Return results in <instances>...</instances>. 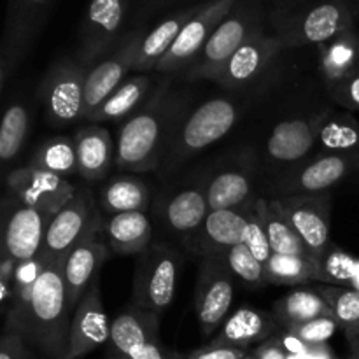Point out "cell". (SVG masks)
<instances>
[{"instance_id":"6da1fadb","label":"cell","mask_w":359,"mask_h":359,"mask_svg":"<svg viewBox=\"0 0 359 359\" xmlns=\"http://www.w3.org/2000/svg\"><path fill=\"white\" fill-rule=\"evenodd\" d=\"M182 116V98L168 93L167 84H161L119 128L116 167L133 174L160 168Z\"/></svg>"},{"instance_id":"7a4b0ae2","label":"cell","mask_w":359,"mask_h":359,"mask_svg":"<svg viewBox=\"0 0 359 359\" xmlns=\"http://www.w3.org/2000/svg\"><path fill=\"white\" fill-rule=\"evenodd\" d=\"M63 265L65 256L49 259L35 284L27 314L20 325L11 326L48 359H65L69 353L74 311L70 307Z\"/></svg>"},{"instance_id":"3957f363","label":"cell","mask_w":359,"mask_h":359,"mask_svg":"<svg viewBox=\"0 0 359 359\" xmlns=\"http://www.w3.org/2000/svg\"><path fill=\"white\" fill-rule=\"evenodd\" d=\"M241 114L242 107L238 102L217 97L203 102L189 114L182 116L160 170L165 175L170 174L189 158L216 144L237 125Z\"/></svg>"},{"instance_id":"277c9868","label":"cell","mask_w":359,"mask_h":359,"mask_svg":"<svg viewBox=\"0 0 359 359\" xmlns=\"http://www.w3.org/2000/svg\"><path fill=\"white\" fill-rule=\"evenodd\" d=\"M182 270L181 255L163 242H151L137 258L132 305L163 314L170 307Z\"/></svg>"},{"instance_id":"5b68a950","label":"cell","mask_w":359,"mask_h":359,"mask_svg":"<svg viewBox=\"0 0 359 359\" xmlns=\"http://www.w3.org/2000/svg\"><path fill=\"white\" fill-rule=\"evenodd\" d=\"M359 170V154L325 153L284 170L273 181V198L323 195Z\"/></svg>"},{"instance_id":"8992f818","label":"cell","mask_w":359,"mask_h":359,"mask_svg":"<svg viewBox=\"0 0 359 359\" xmlns=\"http://www.w3.org/2000/svg\"><path fill=\"white\" fill-rule=\"evenodd\" d=\"M160 314L132 304L111 325L109 359H181L160 340Z\"/></svg>"},{"instance_id":"52a82bcc","label":"cell","mask_w":359,"mask_h":359,"mask_svg":"<svg viewBox=\"0 0 359 359\" xmlns=\"http://www.w3.org/2000/svg\"><path fill=\"white\" fill-rule=\"evenodd\" d=\"M86 70L63 60L53 65L39 86V98L53 126H69L84 118Z\"/></svg>"},{"instance_id":"ba28073f","label":"cell","mask_w":359,"mask_h":359,"mask_svg":"<svg viewBox=\"0 0 359 359\" xmlns=\"http://www.w3.org/2000/svg\"><path fill=\"white\" fill-rule=\"evenodd\" d=\"M100 219L91 189L77 188L72 198L53 216L41 256L46 262L67 256Z\"/></svg>"},{"instance_id":"9c48e42d","label":"cell","mask_w":359,"mask_h":359,"mask_svg":"<svg viewBox=\"0 0 359 359\" xmlns=\"http://www.w3.org/2000/svg\"><path fill=\"white\" fill-rule=\"evenodd\" d=\"M235 297V277L221 258H202L195 290V314L203 335H210L230 312Z\"/></svg>"},{"instance_id":"30bf717a","label":"cell","mask_w":359,"mask_h":359,"mask_svg":"<svg viewBox=\"0 0 359 359\" xmlns=\"http://www.w3.org/2000/svg\"><path fill=\"white\" fill-rule=\"evenodd\" d=\"M210 210L251 209L255 196V163L249 156L228 158L207 170Z\"/></svg>"},{"instance_id":"8fae6325","label":"cell","mask_w":359,"mask_h":359,"mask_svg":"<svg viewBox=\"0 0 359 359\" xmlns=\"http://www.w3.org/2000/svg\"><path fill=\"white\" fill-rule=\"evenodd\" d=\"M207 170L186 179L161 198L160 216L175 235L191 238L210 212L207 200Z\"/></svg>"},{"instance_id":"7c38bea8","label":"cell","mask_w":359,"mask_h":359,"mask_svg":"<svg viewBox=\"0 0 359 359\" xmlns=\"http://www.w3.org/2000/svg\"><path fill=\"white\" fill-rule=\"evenodd\" d=\"M273 200L316 258H321L332 249V241H330L332 200L328 193L312 196H283Z\"/></svg>"},{"instance_id":"4fadbf2b","label":"cell","mask_w":359,"mask_h":359,"mask_svg":"<svg viewBox=\"0 0 359 359\" xmlns=\"http://www.w3.org/2000/svg\"><path fill=\"white\" fill-rule=\"evenodd\" d=\"M55 214L34 209L13 198L4 212L2 255L16 262L35 258L44 248L46 231Z\"/></svg>"},{"instance_id":"5bb4252c","label":"cell","mask_w":359,"mask_h":359,"mask_svg":"<svg viewBox=\"0 0 359 359\" xmlns=\"http://www.w3.org/2000/svg\"><path fill=\"white\" fill-rule=\"evenodd\" d=\"M7 189L14 200L25 205L56 214L72 198L77 188L67 177L28 165L7 175Z\"/></svg>"},{"instance_id":"9a60e30c","label":"cell","mask_w":359,"mask_h":359,"mask_svg":"<svg viewBox=\"0 0 359 359\" xmlns=\"http://www.w3.org/2000/svg\"><path fill=\"white\" fill-rule=\"evenodd\" d=\"M109 252L111 249L104 238V221L100 219L91 228L90 233L65 256L63 273L72 311H76L93 280L98 279L100 266L107 259Z\"/></svg>"},{"instance_id":"2e32d148","label":"cell","mask_w":359,"mask_h":359,"mask_svg":"<svg viewBox=\"0 0 359 359\" xmlns=\"http://www.w3.org/2000/svg\"><path fill=\"white\" fill-rule=\"evenodd\" d=\"M321 114L314 118H290L277 123L265 144L266 160L277 167H297L314 151Z\"/></svg>"},{"instance_id":"e0dca14e","label":"cell","mask_w":359,"mask_h":359,"mask_svg":"<svg viewBox=\"0 0 359 359\" xmlns=\"http://www.w3.org/2000/svg\"><path fill=\"white\" fill-rule=\"evenodd\" d=\"M111 325L102 302L100 279H95L74 311L69 353L65 359H81L109 342Z\"/></svg>"},{"instance_id":"ac0fdd59","label":"cell","mask_w":359,"mask_h":359,"mask_svg":"<svg viewBox=\"0 0 359 359\" xmlns=\"http://www.w3.org/2000/svg\"><path fill=\"white\" fill-rule=\"evenodd\" d=\"M258 32L255 27H249L245 18L230 16L224 18L212 35L209 37L207 44L200 51V55L193 60L191 65L188 67L189 79H210L219 74L224 63L237 53L244 42H248L252 35Z\"/></svg>"},{"instance_id":"d6986e66","label":"cell","mask_w":359,"mask_h":359,"mask_svg":"<svg viewBox=\"0 0 359 359\" xmlns=\"http://www.w3.org/2000/svg\"><path fill=\"white\" fill-rule=\"evenodd\" d=\"M251 209L210 210L198 231L189 238L193 252L202 258H221L231 248L242 244Z\"/></svg>"},{"instance_id":"ffe728a7","label":"cell","mask_w":359,"mask_h":359,"mask_svg":"<svg viewBox=\"0 0 359 359\" xmlns=\"http://www.w3.org/2000/svg\"><path fill=\"white\" fill-rule=\"evenodd\" d=\"M280 48H283V42L280 41L262 37L258 34L252 35L224 63L219 74L214 77V83L221 84V86L228 88V90L251 86L269 69L273 56L279 53Z\"/></svg>"},{"instance_id":"44dd1931","label":"cell","mask_w":359,"mask_h":359,"mask_svg":"<svg viewBox=\"0 0 359 359\" xmlns=\"http://www.w3.org/2000/svg\"><path fill=\"white\" fill-rule=\"evenodd\" d=\"M139 42L130 41L118 53L88 70L84 79V119L90 118L98 105L107 100L128 79V72L135 67Z\"/></svg>"},{"instance_id":"7402d4cb","label":"cell","mask_w":359,"mask_h":359,"mask_svg":"<svg viewBox=\"0 0 359 359\" xmlns=\"http://www.w3.org/2000/svg\"><path fill=\"white\" fill-rule=\"evenodd\" d=\"M224 11H226V2H221L210 7L205 13H200L198 16L189 18V21L184 25L181 34L177 35L172 48L156 63L154 69L161 70V72H175V70L188 69L193 60L200 55V51L207 44L217 25L223 21Z\"/></svg>"},{"instance_id":"603a6c76","label":"cell","mask_w":359,"mask_h":359,"mask_svg":"<svg viewBox=\"0 0 359 359\" xmlns=\"http://www.w3.org/2000/svg\"><path fill=\"white\" fill-rule=\"evenodd\" d=\"M77 151V175L86 182H100L116 165V144L107 128L88 125L74 133Z\"/></svg>"},{"instance_id":"cb8c5ba5","label":"cell","mask_w":359,"mask_h":359,"mask_svg":"<svg viewBox=\"0 0 359 359\" xmlns=\"http://www.w3.org/2000/svg\"><path fill=\"white\" fill-rule=\"evenodd\" d=\"M351 18L337 4H321L309 11L297 25L284 34L283 42L286 46L326 44L333 39L346 34Z\"/></svg>"},{"instance_id":"d4e9b609","label":"cell","mask_w":359,"mask_h":359,"mask_svg":"<svg viewBox=\"0 0 359 359\" xmlns=\"http://www.w3.org/2000/svg\"><path fill=\"white\" fill-rule=\"evenodd\" d=\"M123 14H125V6L121 0H91L83 51H81L83 62H93L114 42L121 28Z\"/></svg>"},{"instance_id":"484cf974","label":"cell","mask_w":359,"mask_h":359,"mask_svg":"<svg viewBox=\"0 0 359 359\" xmlns=\"http://www.w3.org/2000/svg\"><path fill=\"white\" fill-rule=\"evenodd\" d=\"M104 238L114 255L139 256L153 241V223L140 210L114 214L104 221Z\"/></svg>"},{"instance_id":"4316f807","label":"cell","mask_w":359,"mask_h":359,"mask_svg":"<svg viewBox=\"0 0 359 359\" xmlns=\"http://www.w3.org/2000/svg\"><path fill=\"white\" fill-rule=\"evenodd\" d=\"M273 321L270 316L251 307H241L224 321L219 335L212 340L219 346H231L248 349L256 342H265L273 330Z\"/></svg>"},{"instance_id":"83f0119b","label":"cell","mask_w":359,"mask_h":359,"mask_svg":"<svg viewBox=\"0 0 359 359\" xmlns=\"http://www.w3.org/2000/svg\"><path fill=\"white\" fill-rule=\"evenodd\" d=\"M255 212L262 219L265 226L266 237H269L270 248L276 255H298V256H314L300 235L297 233L287 217L276 203L273 198H263L258 196L255 202Z\"/></svg>"},{"instance_id":"f1b7e54d","label":"cell","mask_w":359,"mask_h":359,"mask_svg":"<svg viewBox=\"0 0 359 359\" xmlns=\"http://www.w3.org/2000/svg\"><path fill=\"white\" fill-rule=\"evenodd\" d=\"M151 86H153V77L144 76V74L128 77L107 100L98 105L88 121L104 123L130 118L133 112H137L146 104Z\"/></svg>"},{"instance_id":"f546056e","label":"cell","mask_w":359,"mask_h":359,"mask_svg":"<svg viewBox=\"0 0 359 359\" xmlns=\"http://www.w3.org/2000/svg\"><path fill=\"white\" fill-rule=\"evenodd\" d=\"M151 191L146 182L135 175H119L109 179L100 191V207L109 216L123 212H146Z\"/></svg>"},{"instance_id":"4dcf8cb0","label":"cell","mask_w":359,"mask_h":359,"mask_svg":"<svg viewBox=\"0 0 359 359\" xmlns=\"http://www.w3.org/2000/svg\"><path fill=\"white\" fill-rule=\"evenodd\" d=\"M328 44V42H326ZM323 81L326 88L332 90L347 77L359 72V41L351 34H342L340 37L330 41L321 51L319 60Z\"/></svg>"},{"instance_id":"1f68e13d","label":"cell","mask_w":359,"mask_h":359,"mask_svg":"<svg viewBox=\"0 0 359 359\" xmlns=\"http://www.w3.org/2000/svg\"><path fill=\"white\" fill-rule=\"evenodd\" d=\"M273 316L284 328L304 325L312 319L332 316L328 304L318 290H294L273 304Z\"/></svg>"},{"instance_id":"d6a6232c","label":"cell","mask_w":359,"mask_h":359,"mask_svg":"<svg viewBox=\"0 0 359 359\" xmlns=\"http://www.w3.org/2000/svg\"><path fill=\"white\" fill-rule=\"evenodd\" d=\"M318 144L325 153L359 154V121L349 112H323Z\"/></svg>"},{"instance_id":"836d02e7","label":"cell","mask_w":359,"mask_h":359,"mask_svg":"<svg viewBox=\"0 0 359 359\" xmlns=\"http://www.w3.org/2000/svg\"><path fill=\"white\" fill-rule=\"evenodd\" d=\"M266 283L297 286L319 279V258L316 256L276 255L265 265Z\"/></svg>"},{"instance_id":"e575fe53","label":"cell","mask_w":359,"mask_h":359,"mask_svg":"<svg viewBox=\"0 0 359 359\" xmlns=\"http://www.w3.org/2000/svg\"><path fill=\"white\" fill-rule=\"evenodd\" d=\"M30 167L67 179L77 174V151L74 137H49L37 147Z\"/></svg>"},{"instance_id":"d590c367","label":"cell","mask_w":359,"mask_h":359,"mask_svg":"<svg viewBox=\"0 0 359 359\" xmlns=\"http://www.w3.org/2000/svg\"><path fill=\"white\" fill-rule=\"evenodd\" d=\"M188 16H177L165 20L158 25L154 30H151L142 41L139 42V51H137L135 67L133 70H151L156 67V63L167 55L168 49L175 42L177 35L188 23Z\"/></svg>"},{"instance_id":"8d00e7d4","label":"cell","mask_w":359,"mask_h":359,"mask_svg":"<svg viewBox=\"0 0 359 359\" xmlns=\"http://www.w3.org/2000/svg\"><path fill=\"white\" fill-rule=\"evenodd\" d=\"M30 128L28 109L20 102L7 107L0 125V160L4 165L11 163L20 154Z\"/></svg>"},{"instance_id":"74e56055","label":"cell","mask_w":359,"mask_h":359,"mask_svg":"<svg viewBox=\"0 0 359 359\" xmlns=\"http://www.w3.org/2000/svg\"><path fill=\"white\" fill-rule=\"evenodd\" d=\"M318 291L328 304L330 312L339 323L340 330L347 332L359 325V290L326 284Z\"/></svg>"},{"instance_id":"f35d334b","label":"cell","mask_w":359,"mask_h":359,"mask_svg":"<svg viewBox=\"0 0 359 359\" xmlns=\"http://www.w3.org/2000/svg\"><path fill=\"white\" fill-rule=\"evenodd\" d=\"M231 276L249 287H259L266 284L265 265L255 258L244 244L231 248L224 256H221Z\"/></svg>"},{"instance_id":"ab89813d","label":"cell","mask_w":359,"mask_h":359,"mask_svg":"<svg viewBox=\"0 0 359 359\" xmlns=\"http://www.w3.org/2000/svg\"><path fill=\"white\" fill-rule=\"evenodd\" d=\"M337 330H340V326L335 321V318L333 316H323V318L312 319V321L304 323V325L291 326V328H287V332L297 335L298 339L304 340L309 346H323V344H328V340L335 335Z\"/></svg>"},{"instance_id":"60d3db41","label":"cell","mask_w":359,"mask_h":359,"mask_svg":"<svg viewBox=\"0 0 359 359\" xmlns=\"http://www.w3.org/2000/svg\"><path fill=\"white\" fill-rule=\"evenodd\" d=\"M242 244H244L245 248L255 255V258L258 259V262H262L263 265H266V262H269L273 255L272 248H270L269 237H266L265 226H263L258 214L255 212V205H252L251 212H249L248 216V224H245Z\"/></svg>"},{"instance_id":"b9f144b4","label":"cell","mask_w":359,"mask_h":359,"mask_svg":"<svg viewBox=\"0 0 359 359\" xmlns=\"http://www.w3.org/2000/svg\"><path fill=\"white\" fill-rule=\"evenodd\" d=\"M0 359H32L25 337L11 326H6L0 342Z\"/></svg>"},{"instance_id":"7bdbcfd3","label":"cell","mask_w":359,"mask_h":359,"mask_svg":"<svg viewBox=\"0 0 359 359\" xmlns=\"http://www.w3.org/2000/svg\"><path fill=\"white\" fill-rule=\"evenodd\" d=\"M332 97L335 98L337 104L342 105L347 111H359V72L354 76L347 77L335 88L328 90Z\"/></svg>"},{"instance_id":"ee69618b","label":"cell","mask_w":359,"mask_h":359,"mask_svg":"<svg viewBox=\"0 0 359 359\" xmlns=\"http://www.w3.org/2000/svg\"><path fill=\"white\" fill-rule=\"evenodd\" d=\"M248 354V349H241V347L231 346H219V344L210 342L209 346L193 351L186 359H244Z\"/></svg>"},{"instance_id":"f6af8a7d","label":"cell","mask_w":359,"mask_h":359,"mask_svg":"<svg viewBox=\"0 0 359 359\" xmlns=\"http://www.w3.org/2000/svg\"><path fill=\"white\" fill-rule=\"evenodd\" d=\"M252 356L255 359H286V351H284L279 337H272L259 344Z\"/></svg>"},{"instance_id":"bcb514c9","label":"cell","mask_w":359,"mask_h":359,"mask_svg":"<svg viewBox=\"0 0 359 359\" xmlns=\"http://www.w3.org/2000/svg\"><path fill=\"white\" fill-rule=\"evenodd\" d=\"M286 359H339L333 354L332 347L328 344L323 346H312L304 354H286Z\"/></svg>"},{"instance_id":"7dc6e473","label":"cell","mask_w":359,"mask_h":359,"mask_svg":"<svg viewBox=\"0 0 359 359\" xmlns=\"http://www.w3.org/2000/svg\"><path fill=\"white\" fill-rule=\"evenodd\" d=\"M344 333H346V339L351 347V359H359V325Z\"/></svg>"},{"instance_id":"c3c4849f","label":"cell","mask_w":359,"mask_h":359,"mask_svg":"<svg viewBox=\"0 0 359 359\" xmlns=\"http://www.w3.org/2000/svg\"><path fill=\"white\" fill-rule=\"evenodd\" d=\"M244 359H255V356H252V354H248Z\"/></svg>"},{"instance_id":"681fc988","label":"cell","mask_w":359,"mask_h":359,"mask_svg":"<svg viewBox=\"0 0 359 359\" xmlns=\"http://www.w3.org/2000/svg\"><path fill=\"white\" fill-rule=\"evenodd\" d=\"M30 2H42V0H30Z\"/></svg>"}]
</instances>
